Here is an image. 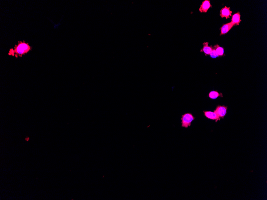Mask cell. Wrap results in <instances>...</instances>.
I'll use <instances>...</instances> for the list:
<instances>
[{"label": "cell", "mask_w": 267, "mask_h": 200, "mask_svg": "<svg viewBox=\"0 0 267 200\" xmlns=\"http://www.w3.org/2000/svg\"><path fill=\"white\" fill-rule=\"evenodd\" d=\"M195 119V117L191 113H186L182 115L181 118L182 127L188 128L191 127L192 122Z\"/></svg>", "instance_id": "1"}, {"label": "cell", "mask_w": 267, "mask_h": 200, "mask_svg": "<svg viewBox=\"0 0 267 200\" xmlns=\"http://www.w3.org/2000/svg\"><path fill=\"white\" fill-rule=\"evenodd\" d=\"M228 107L225 106H217L214 112L217 113L220 118L224 119L227 113Z\"/></svg>", "instance_id": "2"}, {"label": "cell", "mask_w": 267, "mask_h": 200, "mask_svg": "<svg viewBox=\"0 0 267 200\" xmlns=\"http://www.w3.org/2000/svg\"><path fill=\"white\" fill-rule=\"evenodd\" d=\"M29 50V47L27 44L22 43L16 47L15 52L19 55H22L27 52Z\"/></svg>", "instance_id": "3"}, {"label": "cell", "mask_w": 267, "mask_h": 200, "mask_svg": "<svg viewBox=\"0 0 267 200\" xmlns=\"http://www.w3.org/2000/svg\"><path fill=\"white\" fill-rule=\"evenodd\" d=\"M203 113L205 117L208 119L215 120L216 122L221 120V118L215 112L211 111H203Z\"/></svg>", "instance_id": "4"}, {"label": "cell", "mask_w": 267, "mask_h": 200, "mask_svg": "<svg viewBox=\"0 0 267 200\" xmlns=\"http://www.w3.org/2000/svg\"><path fill=\"white\" fill-rule=\"evenodd\" d=\"M211 6V5L210 1L209 0H205L202 3V5H201L199 8L200 12L206 13L208 11V9L210 8Z\"/></svg>", "instance_id": "5"}, {"label": "cell", "mask_w": 267, "mask_h": 200, "mask_svg": "<svg viewBox=\"0 0 267 200\" xmlns=\"http://www.w3.org/2000/svg\"><path fill=\"white\" fill-rule=\"evenodd\" d=\"M232 12L230 10V7L225 6L220 11V16L221 18H228L232 16Z\"/></svg>", "instance_id": "6"}, {"label": "cell", "mask_w": 267, "mask_h": 200, "mask_svg": "<svg viewBox=\"0 0 267 200\" xmlns=\"http://www.w3.org/2000/svg\"><path fill=\"white\" fill-rule=\"evenodd\" d=\"M233 27V25L232 24V22L223 25L220 28L221 33H220V35H224V34H226Z\"/></svg>", "instance_id": "7"}, {"label": "cell", "mask_w": 267, "mask_h": 200, "mask_svg": "<svg viewBox=\"0 0 267 200\" xmlns=\"http://www.w3.org/2000/svg\"><path fill=\"white\" fill-rule=\"evenodd\" d=\"M213 49V47L212 46H208V43H203V48L200 50L201 52H204L206 56L210 55L212 49Z\"/></svg>", "instance_id": "8"}, {"label": "cell", "mask_w": 267, "mask_h": 200, "mask_svg": "<svg viewBox=\"0 0 267 200\" xmlns=\"http://www.w3.org/2000/svg\"><path fill=\"white\" fill-rule=\"evenodd\" d=\"M240 16V12L236 13L232 16V20H231L232 21L231 22H232L233 26L235 25H238L239 24L240 22L241 21Z\"/></svg>", "instance_id": "9"}, {"label": "cell", "mask_w": 267, "mask_h": 200, "mask_svg": "<svg viewBox=\"0 0 267 200\" xmlns=\"http://www.w3.org/2000/svg\"><path fill=\"white\" fill-rule=\"evenodd\" d=\"M219 96H221V97H222V94H219L217 91H212L210 92L209 94V97L210 99H216Z\"/></svg>", "instance_id": "10"}, {"label": "cell", "mask_w": 267, "mask_h": 200, "mask_svg": "<svg viewBox=\"0 0 267 200\" xmlns=\"http://www.w3.org/2000/svg\"><path fill=\"white\" fill-rule=\"evenodd\" d=\"M213 48L216 50L218 56H222L224 55V49L223 48L220 47L218 44L215 45Z\"/></svg>", "instance_id": "11"}, {"label": "cell", "mask_w": 267, "mask_h": 200, "mask_svg": "<svg viewBox=\"0 0 267 200\" xmlns=\"http://www.w3.org/2000/svg\"><path fill=\"white\" fill-rule=\"evenodd\" d=\"M210 55L212 58H217V57H219L218 55V54L217 53V52H216V50L213 48V49L212 50L211 52Z\"/></svg>", "instance_id": "12"}]
</instances>
